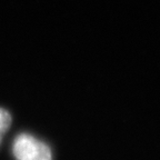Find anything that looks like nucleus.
Masks as SVG:
<instances>
[{
  "label": "nucleus",
  "instance_id": "f03ea898",
  "mask_svg": "<svg viewBox=\"0 0 160 160\" xmlns=\"http://www.w3.org/2000/svg\"><path fill=\"white\" fill-rule=\"evenodd\" d=\"M12 122V116L5 108L0 107V143L2 141L3 137L9 130Z\"/></svg>",
  "mask_w": 160,
  "mask_h": 160
},
{
  "label": "nucleus",
  "instance_id": "f257e3e1",
  "mask_svg": "<svg viewBox=\"0 0 160 160\" xmlns=\"http://www.w3.org/2000/svg\"><path fill=\"white\" fill-rule=\"evenodd\" d=\"M11 151L16 160H52L51 148L43 140L27 132L16 136Z\"/></svg>",
  "mask_w": 160,
  "mask_h": 160
}]
</instances>
